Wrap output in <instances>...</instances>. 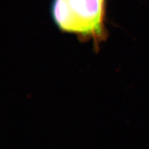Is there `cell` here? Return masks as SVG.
<instances>
[{
	"label": "cell",
	"mask_w": 149,
	"mask_h": 149,
	"mask_svg": "<svg viewBox=\"0 0 149 149\" xmlns=\"http://www.w3.org/2000/svg\"><path fill=\"white\" fill-rule=\"evenodd\" d=\"M106 0H52L54 23L65 32L73 33L98 44L105 39Z\"/></svg>",
	"instance_id": "6da1fadb"
}]
</instances>
